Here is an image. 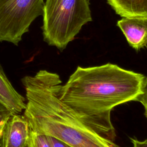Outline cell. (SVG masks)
Instances as JSON below:
<instances>
[{
    "instance_id": "obj_1",
    "label": "cell",
    "mask_w": 147,
    "mask_h": 147,
    "mask_svg": "<svg viewBox=\"0 0 147 147\" xmlns=\"http://www.w3.org/2000/svg\"><path fill=\"white\" fill-rule=\"evenodd\" d=\"M145 76L111 63L89 67L78 66L59 96L72 113L103 137L114 141L111 110L130 101H138Z\"/></svg>"
},
{
    "instance_id": "obj_2",
    "label": "cell",
    "mask_w": 147,
    "mask_h": 147,
    "mask_svg": "<svg viewBox=\"0 0 147 147\" xmlns=\"http://www.w3.org/2000/svg\"><path fill=\"white\" fill-rule=\"evenodd\" d=\"M25 90L24 116L30 129L72 147H119L77 118L60 100L59 75L42 69L21 79Z\"/></svg>"
},
{
    "instance_id": "obj_3",
    "label": "cell",
    "mask_w": 147,
    "mask_h": 147,
    "mask_svg": "<svg viewBox=\"0 0 147 147\" xmlns=\"http://www.w3.org/2000/svg\"><path fill=\"white\" fill-rule=\"evenodd\" d=\"M42 16L44 41L60 51L92 21L89 0H46Z\"/></svg>"
},
{
    "instance_id": "obj_4",
    "label": "cell",
    "mask_w": 147,
    "mask_h": 147,
    "mask_svg": "<svg viewBox=\"0 0 147 147\" xmlns=\"http://www.w3.org/2000/svg\"><path fill=\"white\" fill-rule=\"evenodd\" d=\"M44 6V0H0V41L18 45Z\"/></svg>"
},
{
    "instance_id": "obj_5",
    "label": "cell",
    "mask_w": 147,
    "mask_h": 147,
    "mask_svg": "<svg viewBox=\"0 0 147 147\" xmlns=\"http://www.w3.org/2000/svg\"><path fill=\"white\" fill-rule=\"evenodd\" d=\"M30 129L24 115L12 114L7 120L0 140V147H27Z\"/></svg>"
},
{
    "instance_id": "obj_6",
    "label": "cell",
    "mask_w": 147,
    "mask_h": 147,
    "mask_svg": "<svg viewBox=\"0 0 147 147\" xmlns=\"http://www.w3.org/2000/svg\"><path fill=\"white\" fill-rule=\"evenodd\" d=\"M117 25L131 48L139 51L147 47V18L122 17Z\"/></svg>"
},
{
    "instance_id": "obj_7",
    "label": "cell",
    "mask_w": 147,
    "mask_h": 147,
    "mask_svg": "<svg viewBox=\"0 0 147 147\" xmlns=\"http://www.w3.org/2000/svg\"><path fill=\"white\" fill-rule=\"evenodd\" d=\"M25 101L26 98L13 87L0 64V103L14 114L25 110Z\"/></svg>"
},
{
    "instance_id": "obj_8",
    "label": "cell",
    "mask_w": 147,
    "mask_h": 147,
    "mask_svg": "<svg viewBox=\"0 0 147 147\" xmlns=\"http://www.w3.org/2000/svg\"><path fill=\"white\" fill-rule=\"evenodd\" d=\"M107 2L122 17L147 18V0H107Z\"/></svg>"
},
{
    "instance_id": "obj_9",
    "label": "cell",
    "mask_w": 147,
    "mask_h": 147,
    "mask_svg": "<svg viewBox=\"0 0 147 147\" xmlns=\"http://www.w3.org/2000/svg\"><path fill=\"white\" fill-rule=\"evenodd\" d=\"M27 147H52L47 137L40 134L30 129Z\"/></svg>"
},
{
    "instance_id": "obj_10",
    "label": "cell",
    "mask_w": 147,
    "mask_h": 147,
    "mask_svg": "<svg viewBox=\"0 0 147 147\" xmlns=\"http://www.w3.org/2000/svg\"><path fill=\"white\" fill-rule=\"evenodd\" d=\"M138 101L141 102L144 106L145 110V115L147 119V76L145 78L142 88V93L139 97Z\"/></svg>"
},
{
    "instance_id": "obj_11",
    "label": "cell",
    "mask_w": 147,
    "mask_h": 147,
    "mask_svg": "<svg viewBox=\"0 0 147 147\" xmlns=\"http://www.w3.org/2000/svg\"><path fill=\"white\" fill-rule=\"evenodd\" d=\"M46 136L47 137V138L51 145L52 146V147H72L70 145H68L67 144L55 137H53L49 136Z\"/></svg>"
},
{
    "instance_id": "obj_12",
    "label": "cell",
    "mask_w": 147,
    "mask_h": 147,
    "mask_svg": "<svg viewBox=\"0 0 147 147\" xmlns=\"http://www.w3.org/2000/svg\"><path fill=\"white\" fill-rule=\"evenodd\" d=\"M13 114L2 104L0 103V119L8 118Z\"/></svg>"
},
{
    "instance_id": "obj_13",
    "label": "cell",
    "mask_w": 147,
    "mask_h": 147,
    "mask_svg": "<svg viewBox=\"0 0 147 147\" xmlns=\"http://www.w3.org/2000/svg\"><path fill=\"white\" fill-rule=\"evenodd\" d=\"M130 140L133 144L132 147H147V138L144 141H139L136 138H133Z\"/></svg>"
},
{
    "instance_id": "obj_14",
    "label": "cell",
    "mask_w": 147,
    "mask_h": 147,
    "mask_svg": "<svg viewBox=\"0 0 147 147\" xmlns=\"http://www.w3.org/2000/svg\"><path fill=\"white\" fill-rule=\"evenodd\" d=\"M9 117L0 119V140H1V136H2V132H3V129H4V127H5V125L6 123V122L7 121V120L8 119V118Z\"/></svg>"
}]
</instances>
